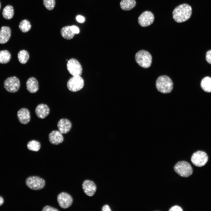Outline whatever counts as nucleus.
<instances>
[{
  "label": "nucleus",
  "instance_id": "obj_1",
  "mask_svg": "<svg viewBox=\"0 0 211 211\" xmlns=\"http://www.w3.org/2000/svg\"><path fill=\"white\" fill-rule=\"evenodd\" d=\"M192 12L191 7L189 5L183 4L176 7L173 13V17L175 21L178 23L188 20L190 17Z\"/></svg>",
  "mask_w": 211,
  "mask_h": 211
},
{
  "label": "nucleus",
  "instance_id": "obj_2",
  "mask_svg": "<svg viewBox=\"0 0 211 211\" xmlns=\"http://www.w3.org/2000/svg\"><path fill=\"white\" fill-rule=\"evenodd\" d=\"M155 85L158 91L163 93H170L173 88V84L171 79L168 76H160L157 79Z\"/></svg>",
  "mask_w": 211,
  "mask_h": 211
},
{
  "label": "nucleus",
  "instance_id": "obj_3",
  "mask_svg": "<svg viewBox=\"0 0 211 211\" xmlns=\"http://www.w3.org/2000/svg\"><path fill=\"white\" fill-rule=\"evenodd\" d=\"M135 59L137 63L143 68L149 67L152 63V56L149 52L145 50L138 51L135 54Z\"/></svg>",
  "mask_w": 211,
  "mask_h": 211
},
{
  "label": "nucleus",
  "instance_id": "obj_4",
  "mask_svg": "<svg viewBox=\"0 0 211 211\" xmlns=\"http://www.w3.org/2000/svg\"><path fill=\"white\" fill-rule=\"evenodd\" d=\"M174 169L176 173L184 177L190 176L193 172V169L190 164L185 161L177 162L175 165Z\"/></svg>",
  "mask_w": 211,
  "mask_h": 211
},
{
  "label": "nucleus",
  "instance_id": "obj_5",
  "mask_svg": "<svg viewBox=\"0 0 211 211\" xmlns=\"http://www.w3.org/2000/svg\"><path fill=\"white\" fill-rule=\"evenodd\" d=\"M26 184L30 189L38 190L43 188L45 186V181L42 178L36 176L28 177L26 180Z\"/></svg>",
  "mask_w": 211,
  "mask_h": 211
},
{
  "label": "nucleus",
  "instance_id": "obj_6",
  "mask_svg": "<svg viewBox=\"0 0 211 211\" xmlns=\"http://www.w3.org/2000/svg\"><path fill=\"white\" fill-rule=\"evenodd\" d=\"M4 87L8 92L14 93L17 92L20 87L19 79L16 76L10 77L7 78L4 83Z\"/></svg>",
  "mask_w": 211,
  "mask_h": 211
},
{
  "label": "nucleus",
  "instance_id": "obj_7",
  "mask_svg": "<svg viewBox=\"0 0 211 211\" xmlns=\"http://www.w3.org/2000/svg\"><path fill=\"white\" fill-rule=\"evenodd\" d=\"M84 84L83 79L80 76H73L68 81L67 86L72 92H76L82 89Z\"/></svg>",
  "mask_w": 211,
  "mask_h": 211
},
{
  "label": "nucleus",
  "instance_id": "obj_8",
  "mask_svg": "<svg viewBox=\"0 0 211 211\" xmlns=\"http://www.w3.org/2000/svg\"><path fill=\"white\" fill-rule=\"evenodd\" d=\"M191 160L195 166L201 167L205 165L208 160V156L206 153L201 151H198L192 155Z\"/></svg>",
  "mask_w": 211,
  "mask_h": 211
},
{
  "label": "nucleus",
  "instance_id": "obj_9",
  "mask_svg": "<svg viewBox=\"0 0 211 211\" xmlns=\"http://www.w3.org/2000/svg\"><path fill=\"white\" fill-rule=\"evenodd\" d=\"M69 73L73 76H80L82 72L81 66L76 59L72 58L69 60L67 64Z\"/></svg>",
  "mask_w": 211,
  "mask_h": 211
},
{
  "label": "nucleus",
  "instance_id": "obj_10",
  "mask_svg": "<svg viewBox=\"0 0 211 211\" xmlns=\"http://www.w3.org/2000/svg\"><path fill=\"white\" fill-rule=\"evenodd\" d=\"M57 200L59 206L63 209H66L70 207L73 201L71 196L64 192L59 194L57 196Z\"/></svg>",
  "mask_w": 211,
  "mask_h": 211
},
{
  "label": "nucleus",
  "instance_id": "obj_11",
  "mask_svg": "<svg viewBox=\"0 0 211 211\" xmlns=\"http://www.w3.org/2000/svg\"><path fill=\"white\" fill-rule=\"evenodd\" d=\"M154 15L152 12L145 11L139 16L138 22L141 26L146 27L152 24L154 22Z\"/></svg>",
  "mask_w": 211,
  "mask_h": 211
},
{
  "label": "nucleus",
  "instance_id": "obj_12",
  "mask_svg": "<svg viewBox=\"0 0 211 211\" xmlns=\"http://www.w3.org/2000/svg\"><path fill=\"white\" fill-rule=\"evenodd\" d=\"M82 188L84 193L87 195L91 197L95 193L97 186L92 181L86 180L84 181L82 184Z\"/></svg>",
  "mask_w": 211,
  "mask_h": 211
},
{
  "label": "nucleus",
  "instance_id": "obj_13",
  "mask_svg": "<svg viewBox=\"0 0 211 211\" xmlns=\"http://www.w3.org/2000/svg\"><path fill=\"white\" fill-rule=\"evenodd\" d=\"M17 116L19 122L22 124H26L30 121V112L26 108H22L19 110L17 112Z\"/></svg>",
  "mask_w": 211,
  "mask_h": 211
},
{
  "label": "nucleus",
  "instance_id": "obj_14",
  "mask_svg": "<svg viewBox=\"0 0 211 211\" xmlns=\"http://www.w3.org/2000/svg\"><path fill=\"white\" fill-rule=\"evenodd\" d=\"M59 131L62 134H66L71 130L72 124L70 121L66 118L60 119L57 124Z\"/></svg>",
  "mask_w": 211,
  "mask_h": 211
},
{
  "label": "nucleus",
  "instance_id": "obj_15",
  "mask_svg": "<svg viewBox=\"0 0 211 211\" xmlns=\"http://www.w3.org/2000/svg\"><path fill=\"white\" fill-rule=\"evenodd\" d=\"M50 109L46 104H40L38 105L35 109V113L37 117L40 119H44L49 114Z\"/></svg>",
  "mask_w": 211,
  "mask_h": 211
},
{
  "label": "nucleus",
  "instance_id": "obj_16",
  "mask_svg": "<svg viewBox=\"0 0 211 211\" xmlns=\"http://www.w3.org/2000/svg\"><path fill=\"white\" fill-rule=\"evenodd\" d=\"M49 139L52 144L58 145L63 142L64 137L62 133L59 131L55 130L52 131L49 134Z\"/></svg>",
  "mask_w": 211,
  "mask_h": 211
},
{
  "label": "nucleus",
  "instance_id": "obj_17",
  "mask_svg": "<svg viewBox=\"0 0 211 211\" xmlns=\"http://www.w3.org/2000/svg\"><path fill=\"white\" fill-rule=\"evenodd\" d=\"M26 89L31 93L37 92L39 89V85L37 79L34 77L29 78L26 82Z\"/></svg>",
  "mask_w": 211,
  "mask_h": 211
},
{
  "label": "nucleus",
  "instance_id": "obj_18",
  "mask_svg": "<svg viewBox=\"0 0 211 211\" xmlns=\"http://www.w3.org/2000/svg\"><path fill=\"white\" fill-rule=\"evenodd\" d=\"M11 33L9 27L2 26L0 30V43L4 44L7 42L11 37Z\"/></svg>",
  "mask_w": 211,
  "mask_h": 211
},
{
  "label": "nucleus",
  "instance_id": "obj_19",
  "mask_svg": "<svg viewBox=\"0 0 211 211\" xmlns=\"http://www.w3.org/2000/svg\"><path fill=\"white\" fill-rule=\"evenodd\" d=\"M136 4L135 0H122L120 2L121 8L125 11L132 9L135 7Z\"/></svg>",
  "mask_w": 211,
  "mask_h": 211
},
{
  "label": "nucleus",
  "instance_id": "obj_20",
  "mask_svg": "<svg viewBox=\"0 0 211 211\" xmlns=\"http://www.w3.org/2000/svg\"><path fill=\"white\" fill-rule=\"evenodd\" d=\"M60 34L63 38L67 40L72 39L75 34L71 30L70 26L62 27L60 30Z\"/></svg>",
  "mask_w": 211,
  "mask_h": 211
},
{
  "label": "nucleus",
  "instance_id": "obj_21",
  "mask_svg": "<svg viewBox=\"0 0 211 211\" xmlns=\"http://www.w3.org/2000/svg\"><path fill=\"white\" fill-rule=\"evenodd\" d=\"M14 11L13 7L10 5H8L4 8L2 14L3 17L5 19L9 20L13 17Z\"/></svg>",
  "mask_w": 211,
  "mask_h": 211
},
{
  "label": "nucleus",
  "instance_id": "obj_22",
  "mask_svg": "<svg viewBox=\"0 0 211 211\" xmlns=\"http://www.w3.org/2000/svg\"><path fill=\"white\" fill-rule=\"evenodd\" d=\"M201 88L207 92H211V78L208 76L205 77L201 81Z\"/></svg>",
  "mask_w": 211,
  "mask_h": 211
},
{
  "label": "nucleus",
  "instance_id": "obj_23",
  "mask_svg": "<svg viewBox=\"0 0 211 211\" xmlns=\"http://www.w3.org/2000/svg\"><path fill=\"white\" fill-rule=\"evenodd\" d=\"M29 58V55L28 52L24 50H20L18 54V58L19 62L21 64H26Z\"/></svg>",
  "mask_w": 211,
  "mask_h": 211
},
{
  "label": "nucleus",
  "instance_id": "obj_24",
  "mask_svg": "<svg viewBox=\"0 0 211 211\" xmlns=\"http://www.w3.org/2000/svg\"><path fill=\"white\" fill-rule=\"evenodd\" d=\"M11 55L10 52L7 50L0 51V63L5 64L10 60Z\"/></svg>",
  "mask_w": 211,
  "mask_h": 211
},
{
  "label": "nucleus",
  "instance_id": "obj_25",
  "mask_svg": "<svg viewBox=\"0 0 211 211\" xmlns=\"http://www.w3.org/2000/svg\"><path fill=\"white\" fill-rule=\"evenodd\" d=\"M27 147L30 150L38 152L40 148L41 144L39 142L33 140L28 142L27 144Z\"/></svg>",
  "mask_w": 211,
  "mask_h": 211
},
{
  "label": "nucleus",
  "instance_id": "obj_26",
  "mask_svg": "<svg viewBox=\"0 0 211 211\" xmlns=\"http://www.w3.org/2000/svg\"><path fill=\"white\" fill-rule=\"evenodd\" d=\"M20 30L23 33H26L31 29V26L30 21L27 19H24L20 22L19 25Z\"/></svg>",
  "mask_w": 211,
  "mask_h": 211
},
{
  "label": "nucleus",
  "instance_id": "obj_27",
  "mask_svg": "<svg viewBox=\"0 0 211 211\" xmlns=\"http://www.w3.org/2000/svg\"><path fill=\"white\" fill-rule=\"evenodd\" d=\"M44 5L48 10H51L54 8L55 5V0H43Z\"/></svg>",
  "mask_w": 211,
  "mask_h": 211
},
{
  "label": "nucleus",
  "instance_id": "obj_28",
  "mask_svg": "<svg viewBox=\"0 0 211 211\" xmlns=\"http://www.w3.org/2000/svg\"><path fill=\"white\" fill-rule=\"evenodd\" d=\"M42 211H58L57 208L52 207L49 205H46L43 208Z\"/></svg>",
  "mask_w": 211,
  "mask_h": 211
},
{
  "label": "nucleus",
  "instance_id": "obj_29",
  "mask_svg": "<svg viewBox=\"0 0 211 211\" xmlns=\"http://www.w3.org/2000/svg\"><path fill=\"white\" fill-rule=\"evenodd\" d=\"M206 59L208 63L211 64V50L208 51L206 53Z\"/></svg>",
  "mask_w": 211,
  "mask_h": 211
},
{
  "label": "nucleus",
  "instance_id": "obj_30",
  "mask_svg": "<svg viewBox=\"0 0 211 211\" xmlns=\"http://www.w3.org/2000/svg\"><path fill=\"white\" fill-rule=\"evenodd\" d=\"M70 29L75 34H78L79 32V28L74 25L70 26Z\"/></svg>",
  "mask_w": 211,
  "mask_h": 211
},
{
  "label": "nucleus",
  "instance_id": "obj_31",
  "mask_svg": "<svg viewBox=\"0 0 211 211\" xmlns=\"http://www.w3.org/2000/svg\"><path fill=\"white\" fill-rule=\"evenodd\" d=\"M182 208L178 206H175L171 207L169 210L170 211H182Z\"/></svg>",
  "mask_w": 211,
  "mask_h": 211
},
{
  "label": "nucleus",
  "instance_id": "obj_32",
  "mask_svg": "<svg viewBox=\"0 0 211 211\" xmlns=\"http://www.w3.org/2000/svg\"><path fill=\"white\" fill-rule=\"evenodd\" d=\"M76 19L77 21L79 23H83L85 21L84 18L80 15L76 17Z\"/></svg>",
  "mask_w": 211,
  "mask_h": 211
},
{
  "label": "nucleus",
  "instance_id": "obj_33",
  "mask_svg": "<svg viewBox=\"0 0 211 211\" xmlns=\"http://www.w3.org/2000/svg\"><path fill=\"white\" fill-rule=\"evenodd\" d=\"M102 210V211H111V210L108 205H105L103 206Z\"/></svg>",
  "mask_w": 211,
  "mask_h": 211
},
{
  "label": "nucleus",
  "instance_id": "obj_34",
  "mask_svg": "<svg viewBox=\"0 0 211 211\" xmlns=\"http://www.w3.org/2000/svg\"><path fill=\"white\" fill-rule=\"evenodd\" d=\"M4 202V200L3 198L0 196V206Z\"/></svg>",
  "mask_w": 211,
  "mask_h": 211
},
{
  "label": "nucleus",
  "instance_id": "obj_35",
  "mask_svg": "<svg viewBox=\"0 0 211 211\" xmlns=\"http://www.w3.org/2000/svg\"><path fill=\"white\" fill-rule=\"evenodd\" d=\"M1 3L0 2V8H1Z\"/></svg>",
  "mask_w": 211,
  "mask_h": 211
}]
</instances>
